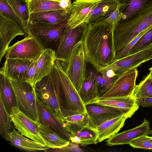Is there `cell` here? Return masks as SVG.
Masks as SVG:
<instances>
[{"label":"cell","instance_id":"6da1fadb","mask_svg":"<svg viewBox=\"0 0 152 152\" xmlns=\"http://www.w3.org/2000/svg\"><path fill=\"white\" fill-rule=\"evenodd\" d=\"M114 28L102 21L88 24L83 40L87 61L97 72L116 60Z\"/></svg>","mask_w":152,"mask_h":152},{"label":"cell","instance_id":"5bb4252c","mask_svg":"<svg viewBox=\"0 0 152 152\" xmlns=\"http://www.w3.org/2000/svg\"><path fill=\"white\" fill-rule=\"evenodd\" d=\"M85 107L89 126L95 129L103 123L124 115L120 110L109 106L92 103Z\"/></svg>","mask_w":152,"mask_h":152},{"label":"cell","instance_id":"ffe728a7","mask_svg":"<svg viewBox=\"0 0 152 152\" xmlns=\"http://www.w3.org/2000/svg\"><path fill=\"white\" fill-rule=\"evenodd\" d=\"M120 21L130 19L152 7V0H118Z\"/></svg>","mask_w":152,"mask_h":152},{"label":"cell","instance_id":"8992f818","mask_svg":"<svg viewBox=\"0 0 152 152\" xmlns=\"http://www.w3.org/2000/svg\"><path fill=\"white\" fill-rule=\"evenodd\" d=\"M83 41L77 43L66 62L64 69L68 77L78 92L86 77V63Z\"/></svg>","mask_w":152,"mask_h":152},{"label":"cell","instance_id":"ee69618b","mask_svg":"<svg viewBox=\"0 0 152 152\" xmlns=\"http://www.w3.org/2000/svg\"><path fill=\"white\" fill-rule=\"evenodd\" d=\"M115 0V1H118V0Z\"/></svg>","mask_w":152,"mask_h":152},{"label":"cell","instance_id":"5b68a950","mask_svg":"<svg viewBox=\"0 0 152 152\" xmlns=\"http://www.w3.org/2000/svg\"><path fill=\"white\" fill-rule=\"evenodd\" d=\"M9 78L14 93L16 107L32 121H39L35 88L26 81Z\"/></svg>","mask_w":152,"mask_h":152},{"label":"cell","instance_id":"4fadbf2b","mask_svg":"<svg viewBox=\"0 0 152 152\" xmlns=\"http://www.w3.org/2000/svg\"><path fill=\"white\" fill-rule=\"evenodd\" d=\"M27 36L14 20L0 13V62L6 54L11 41L16 36Z\"/></svg>","mask_w":152,"mask_h":152},{"label":"cell","instance_id":"e0dca14e","mask_svg":"<svg viewBox=\"0 0 152 152\" xmlns=\"http://www.w3.org/2000/svg\"><path fill=\"white\" fill-rule=\"evenodd\" d=\"M144 135L152 136V129L149 121L144 118L140 125L133 129L116 133L106 141L107 145L112 146L125 144H129L133 139Z\"/></svg>","mask_w":152,"mask_h":152},{"label":"cell","instance_id":"d590c367","mask_svg":"<svg viewBox=\"0 0 152 152\" xmlns=\"http://www.w3.org/2000/svg\"><path fill=\"white\" fill-rule=\"evenodd\" d=\"M92 72L98 84L99 98L111 87L119 76L115 77H109L99 74L97 72Z\"/></svg>","mask_w":152,"mask_h":152},{"label":"cell","instance_id":"52a82bcc","mask_svg":"<svg viewBox=\"0 0 152 152\" xmlns=\"http://www.w3.org/2000/svg\"><path fill=\"white\" fill-rule=\"evenodd\" d=\"M67 20L54 24L28 23V35L37 38L45 48H50L56 51L61 37L67 26Z\"/></svg>","mask_w":152,"mask_h":152},{"label":"cell","instance_id":"f1b7e54d","mask_svg":"<svg viewBox=\"0 0 152 152\" xmlns=\"http://www.w3.org/2000/svg\"><path fill=\"white\" fill-rule=\"evenodd\" d=\"M63 125L69 135L80 131L89 126L87 113L74 115L64 118Z\"/></svg>","mask_w":152,"mask_h":152},{"label":"cell","instance_id":"b9f144b4","mask_svg":"<svg viewBox=\"0 0 152 152\" xmlns=\"http://www.w3.org/2000/svg\"><path fill=\"white\" fill-rule=\"evenodd\" d=\"M149 70L150 71L149 73L151 78H152V67L149 69Z\"/></svg>","mask_w":152,"mask_h":152},{"label":"cell","instance_id":"d6a6232c","mask_svg":"<svg viewBox=\"0 0 152 152\" xmlns=\"http://www.w3.org/2000/svg\"><path fill=\"white\" fill-rule=\"evenodd\" d=\"M133 95L136 99L152 97V78L149 73L136 86Z\"/></svg>","mask_w":152,"mask_h":152},{"label":"cell","instance_id":"60d3db41","mask_svg":"<svg viewBox=\"0 0 152 152\" xmlns=\"http://www.w3.org/2000/svg\"><path fill=\"white\" fill-rule=\"evenodd\" d=\"M137 104L142 107H152V97H146L136 99Z\"/></svg>","mask_w":152,"mask_h":152},{"label":"cell","instance_id":"f35d334b","mask_svg":"<svg viewBox=\"0 0 152 152\" xmlns=\"http://www.w3.org/2000/svg\"><path fill=\"white\" fill-rule=\"evenodd\" d=\"M120 7V5L118 3L116 9L106 19L102 21L111 26L114 29L122 19Z\"/></svg>","mask_w":152,"mask_h":152},{"label":"cell","instance_id":"836d02e7","mask_svg":"<svg viewBox=\"0 0 152 152\" xmlns=\"http://www.w3.org/2000/svg\"><path fill=\"white\" fill-rule=\"evenodd\" d=\"M14 11L27 24L29 17L27 0H7Z\"/></svg>","mask_w":152,"mask_h":152},{"label":"cell","instance_id":"4316f807","mask_svg":"<svg viewBox=\"0 0 152 152\" xmlns=\"http://www.w3.org/2000/svg\"><path fill=\"white\" fill-rule=\"evenodd\" d=\"M33 121L37 126L42 137L50 145V148H61L70 144V141L63 138L48 126L39 121Z\"/></svg>","mask_w":152,"mask_h":152},{"label":"cell","instance_id":"d4e9b609","mask_svg":"<svg viewBox=\"0 0 152 152\" xmlns=\"http://www.w3.org/2000/svg\"><path fill=\"white\" fill-rule=\"evenodd\" d=\"M127 118L124 115L108 120L96 129L98 134L97 142L108 139L117 133L122 128Z\"/></svg>","mask_w":152,"mask_h":152},{"label":"cell","instance_id":"7402d4cb","mask_svg":"<svg viewBox=\"0 0 152 152\" xmlns=\"http://www.w3.org/2000/svg\"><path fill=\"white\" fill-rule=\"evenodd\" d=\"M94 103L117 108L121 110L127 118H131L139 106L134 95L126 97L98 99Z\"/></svg>","mask_w":152,"mask_h":152},{"label":"cell","instance_id":"277c9868","mask_svg":"<svg viewBox=\"0 0 152 152\" xmlns=\"http://www.w3.org/2000/svg\"><path fill=\"white\" fill-rule=\"evenodd\" d=\"M34 88L37 96L39 100L52 108L63 122L59 83L54 65L50 74L38 82Z\"/></svg>","mask_w":152,"mask_h":152},{"label":"cell","instance_id":"1f68e13d","mask_svg":"<svg viewBox=\"0 0 152 152\" xmlns=\"http://www.w3.org/2000/svg\"><path fill=\"white\" fill-rule=\"evenodd\" d=\"M29 14L62 9L61 0H27Z\"/></svg>","mask_w":152,"mask_h":152},{"label":"cell","instance_id":"9c48e42d","mask_svg":"<svg viewBox=\"0 0 152 152\" xmlns=\"http://www.w3.org/2000/svg\"><path fill=\"white\" fill-rule=\"evenodd\" d=\"M45 48L36 37L29 35L9 47L5 58L7 59H19L37 60Z\"/></svg>","mask_w":152,"mask_h":152},{"label":"cell","instance_id":"7bdbcfd3","mask_svg":"<svg viewBox=\"0 0 152 152\" xmlns=\"http://www.w3.org/2000/svg\"><path fill=\"white\" fill-rule=\"evenodd\" d=\"M151 141L152 142V137H151Z\"/></svg>","mask_w":152,"mask_h":152},{"label":"cell","instance_id":"ac0fdd59","mask_svg":"<svg viewBox=\"0 0 152 152\" xmlns=\"http://www.w3.org/2000/svg\"><path fill=\"white\" fill-rule=\"evenodd\" d=\"M33 61L19 59H7L0 73L16 80L26 81L27 70Z\"/></svg>","mask_w":152,"mask_h":152},{"label":"cell","instance_id":"74e56055","mask_svg":"<svg viewBox=\"0 0 152 152\" xmlns=\"http://www.w3.org/2000/svg\"><path fill=\"white\" fill-rule=\"evenodd\" d=\"M152 137L144 135L132 140L129 145L134 148L152 150Z\"/></svg>","mask_w":152,"mask_h":152},{"label":"cell","instance_id":"9a60e30c","mask_svg":"<svg viewBox=\"0 0 152 152\" xmlns=\"http://www.w3.org/2000/svg\"><path fill=\"white\" fill-rule=\"evenodd\" d=\"M37 103L39 121L54 131L65 140L70 141V135L64 128L63 122L54 111L40 101L37 97Z\"/></svg>","mask_w":152,"mask_h":152},{"label":"cell","instance_id":"4dcf8cb0","mask_svg":"<svg viewBox=\"0 0 152 152\" xmlns=\"http://www.w3.org/2000/svg\"><path fill=\"white\" fill-rule=\"evenodd\" d=\"M10 114L7 110L0 96V134L6 140L9 141V134L15 129Z\"/></svg>","mask_w":152,"mask_h":152},{"label":"cell","instance_id":"7a4b0ae2","mask_svg":"<svg viewBox=\"0 0 152 152\" xmlns=\"http://www.w3.org/2000/svg\"><path fill=\"white\" fill-rule=\"evenodd\" d=\"M54 66L58 82L61 111L63 120L68 116L86 113L85 105L66 75L60 61L56 59Z\"/></svg>","mask_w":152,"mask_h":152},{"label":"cell","instance_id":"8fae6325","mask_svg":"<svg viewBox=\"0 0 152 152\" xmlns=\"http://www.w3.org/2000/svg\"><path fill=\"white\" fill-rule=\"evenodd\" d=\"M15 128L22 135L38 143L50 146L42 137L37 127L33 121L22 112L16 107L10 114Z\"/></svg>","mask_w":152,"mask_h":152},{"label":"cell","instance_id":"44dd1931","mask_svg":"<svg viewBox=\"0 0 152 152\" xmlns=\"http://www.w3.org/2000/svg\"><path fill=\"white\" fill-rule=\"evenodd\" d=\"M69 15V12L64 9L32 13L30 14L28 23H58L67 20Z\"/></svg>","mask_w":152,"mask_h":152},{"label":"cell","instance_id":"484cf974","mask_svg":"<svg viewBox=\"0 0 152 152\" xmlns=\"http://www.w3.org/2000/svg\"><path fill=\"white\" fill-rule=\"evenodd\" d=\"M118 4L117 1L103 0L98 6L89 14L85 19L84 22L88 24L104 20L116 9Z\"/></svg>","mask_w":152,"mask_h":152},{"label":"cell","instance_id":"8d00e7d4","mask_svg":"<svg viewBox=\"0 0 152 152\" xmlns=\"http://www.w3.org/2000/svg\"><path fill=\"white\" fill-rule=\"evenodd\" d=\"M152 44V28L139 39L130 50L127 56L142 50Z\"/></svg>","mask_w":152,"mask_h":152},{"label":"cell","instance_id":"2e32d148","mask_svg":"<svg viewBox=\"0 0 152 152\" xmlns=\"http://www.w3.org/2000/svg\"><path fill=\"white\" fill-rule=\"evenodd\" d=\"M103 0H74L69 12L67 25L73 28L84 22L85 19Z\"/></svg>","mask_w":152,"mask_h":152},{"label":"cell","instance_id":"e575fe53","mask_svg":"<svg viewBox=\"0 0 152 152\" xmlns=\"http://www.w3.org/2000/svg\"><path fill=\"white\" fill-rule=\"evenodd\" d=\"M0 13L15 21L28 36V32L27 24L14 11L9 5L7 0H0Z\"/></svg>","mask_w":152,"mask_h":152},{"label":"cell","instance_id":"30bf717a","mask_svg":"<svg viewBox=\"0 0 152 152\" xmlns=\"http://www.w3.org/2000/svg\"><path fill=\"white\" fill-rule=\"evenodd\" d=\"M137 67L120 75L111 87L99 99L126 97L133 95L138 75Z\"/></svg>","mask_w":152,"mask_h":152},{"label":"cell","instance_id":"cb8c5ba5","mask_svg":"<svg viewBox=\"0 0 152 152\" xmlns=\"http://www.w3.org/2000/svg\"><path fill=\"white\" fill-rule=\"evenodd\" d=\"M9 142L12 145L28 151H46L50 148L48 145L40 144L24 137L15 129L9 134Z\"/></svg>","mask_w":152,"mask_h":152},{"label":"cell","instance_id":"ab89813d","mask_svg":"<svg viewBox=\"0 0 152 152\" xmlns=\"http://www.w3.org/2000/svg\"><path fill=\"white\" fill-rule=\"evenodd\" d=\"M38 59L31 62L28 69L26 75V81L30 83L33 86L34 80Z\"/></svg>","mask_w":152,"mask_h":152},{"label":"cell","instance_id":"3957f363","mask_svg":"<svg viewBox=\"0 0 152 152\" xmlns=\"http://www.w3.org/2000/svg\"><path fill=\"white\" fill-rule=\"evenodd\" d=\"M152 25V7L130 19L121 21L113 31L116 53Z\"/></svg>","mask_w":152,"mask_h":152},{"label":"cell","instance_id":"f546056e","mask_svg":"<svg viewBox=\"0 0 152 152\" xmlns=\"http://www.w3.org/2000/svg\"><path fill=\"white\" fill-rule=\"evenodd\" d=\"M72 135V140L76 144L86 146L97 142L98 134L95 129L88 126L80 131L70 135Z\"/></svg>","mask_w":152,"mask_h":152},{"label":"cell","instance_id":"ba28073f","mask_svg":"<svg viewBox=\"0 0 152 152\" xmlns=\"http://www.w3.org/2000/svg\"><path fill=\"white\" fill-rule=\"evenodd\" d=\"M88 24L84 22L73 28L67 26L56 50V59L62 62L67 61L76 44L83 41Z\"/></svg>","mask_w":152,"mask_h":152},{"label":"cell","instance_id":"83f0119b","mask_svg":"<svg viewBox=\"0 0 152 152\" xmlns=\"http://www.w3.org/2000/svg\"><path fill=\"white\" fill-rule=\"evenodd\" d=\"M0 96L10 114L12 109L16 106L15 94L9 78L1 73H0Z\"/></svg>","mask_w":152,"mask_h":152},{"label":"cell","instance_id":"d6986e66","mask_svg":"<svg viewBox=\"0 0 152 152\" xmlns=\"http://www.w3.org/2000/svg\"><path fill=\"white\" fill-rule=\"evenodd\" d=\"M55 52L50 48H45L38 59L33 82L34 87L38 82L51 73L56 59Z\"/></svg>","mask_w":152,"mask_h":152},{"label":"cell","instance_id":"7c38bea8","mask_svg":"<svg viewBox=\"0 0 152 152\" xmlns=\"http://www.w3.org/2000/svg\"><path fill=\"white\" fill-rule=\"evenodd\" d=\"M150 59H152V44L137 52L116 60L105 67L120 75Z\"/></svg>","mask_w":152,"mask_h":152},{"label":"cell","instance_id":"603a6c76","mask_svg":"<svg viewBox=\"0 0 152 152\" xmlns=\"http://www.w3.org/2000/svg\"><path fill=\"white\" fill-rule=\"evenodd\" d=\"M78 93L85 105L94 103L99 99L98 84L92 71L86 77Z\"/></svg>","mask_w":152,"mask_h":152}]
</instances>
